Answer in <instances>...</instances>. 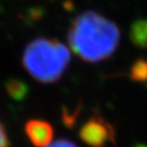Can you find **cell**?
I'll use <instances>...</instances> for the list:
<instances>
[{"label":"cell","mask_w":147,"mask_h":147,"mask_svg":"<svg viewBox=\"0 0 147 147\" xmlns=\"http://www.w3.org/2000/svg\"><path fill=\"white\" fill-rule=\"evenodd\" d=\"M47 147H78L73 142L69 141L67 138H60L56 142L51 143L50 145H48Z\"/></svg>","instance_id":"ba28073f"},{"label":"cell","mask_w":147,"mask_h":147,"mask_svg":"<svg viewBox=\"0 0 147 147\" xmlns=\"http://www.w3.org/2000/svg\"><path fill=\"white\" fill-rule=\"evenodd\" d=\"M121 33L115 22L95 11H85L72 22L69 46L86 62H100L111 57L120 44Z\"/></svg>","instance_id":"6da1fadb"},{"label":"cell","mask_w":147,"mask_h":147,"mask_svg":"<svg viewBox=\"0 0 147 147\" xmlns=\"http://www.w3.org/2000/svg\"><path fill=\"white\" fill-rule=\"evenodd\" d=\"M133 147H147V144H145V143H135L133 145Z\"/></svg>","instance_id":"30bf717a"},{"label":"cell","mask_w":147,"mask_h":147,"mask_svg":"<svg viewBox=\"0 0 147 147\" xmlns=\"http://www.w3.org/2000/svg\"><path fill=\"white\" fill-rule=\"evenodd\" d=\"M0 147H10V141L5 133V126L0 122Z\"/></svg>","instance_id":"9c48e42d"},{"label":"cell","mask_w":147,"mask_h":147,"mask_svg":"<svg viewBox=\"0 0 147 147\" xmlns=\"http://www.w3.org/2000/svg\"><path fill=\"white\" fill-rule=\"evenodd\" d=\"M79 137L88 147H107L108 143L116 145L115 127L100 115L92 116L81 126Z\"/></svg>","instance_id":"3957f363"},{"label":"cell","mask_w":147,"mask_h":147,"mask_svg":"<svg viewBox=\"0 0 147 147\" xmlns=\"http://www.w3.org/2000/svg\"><path fill=\"white\" fill-rule=\"evenodd\" d=\"M24 131L30 142L35 147H47L53 143V127L47 121L31 119L25 123Z\"/></svg>","instance_id":"277c9868"},{"label":"cell","mask_w":147,"mask_h":147,"mask_svg":"<svg viewBox=\"0 0 147 147\" xmlns=\"http://www.w3.org/2000/svg\"><path fill=\"white\" fill-rule=\"evenodd\" d=\"M5 92L16 101H23L30 93L28 85L19 79H10L5 83Z\"/></svg>","instance_id":"8992f818"},{"label":"cell","mask_w":147,"mask_h":147,"mask_svg":"<svg viewBox=\"0 0 147 147\" xmlns=\"http://www.w3.org/2000/svg\"><path fill=\"white\" fill-rule=\"evenodd\" d=\"M130 79L137 83H146L147 82V60L146 59H137L130 68Z\"/></svg>","instance_id":"52a82bcc"},{"label":"cell","mask_w":147,"mask_h":147,"mask_svg":"<svg viewBox=\"0 0 147 147\" xmlns=\"http://www.w3.org/2000/svg\"><path fill=\"white\" fill-rule=\"evenodd\" d=\"M71 60V53L64 44L51 38H36L27 45L22 64L37 82L49 84L62 78Z\"/></svg>","instance_id":"7a4b0ae2"},{"label":"cell","mask_w":147,"mask_h":147,"mask_svg":"<svg viewBox=\"0 0 147 147\" xmlns=\"http://www.w3.org/2000/svg\"><path fill=\"white\" fill-rule=\"evenodd\" d=\"M130 39L137 48L147 49V20H136L130 28Z\"/></svg>","instance_id":"5b68a950"}]
</instances>
